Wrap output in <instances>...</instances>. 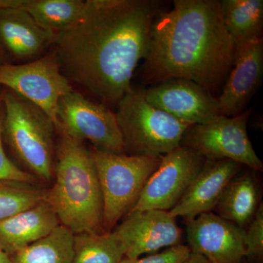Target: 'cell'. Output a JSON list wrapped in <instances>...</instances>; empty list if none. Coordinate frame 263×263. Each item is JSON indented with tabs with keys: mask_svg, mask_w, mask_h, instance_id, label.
<instances>
[{
	"mask_svg": "<svg viewBox=\"0 0 263 263\" xmlns=\"http://www.w3.org/2000/svg\"><path fill=\"white\" fill-rule=\"evenodd\" d=\"M160 164L147 181L131 212L150 209L171 211L195 179L205 161L197 152L181 146L160 156Z\"/></svg>",
	"mask_w": 263,
	"mask_h": 263,
	"instance_id": "30bf717a",
	"label": "cell"
},
{
	"mask_svg": "<svg viewBox=\"0 0 263 263\" xmlns=\"http://www.w3.org/2000/svg\"><path fill=\"white\" fill-rule=\"evenodd\" d=\"M190 254L191 251L188 246L179 245L146 257L136 259L124 257L120 263H183L190 257Z\"/></svg>",
	"mask_w": 263,
	"mask_h": 263,
	"instance_id": "484cf974",
	"label": "cell"
},
{
	"mask_svg": "<svg viewBox=\"0 0 263 263\" xmlns=\"http://www.w3.org/2000/svg\"><path fill=\"white\" fill-rule=\"evenodd\" d=\"M245 231V257L250 261L262 260L263 257V205L257 208L253 219Z\"/></svg>",
	"mask_w": 263,
	"mask_h": 263,
	"instance_id": "d4e9b609",
	"label": "cell"
},
{
	"mask_svg": "<svg viewBox=\"0 0 263 263\" xmlns=\"http://www.w3.org/2000/svg\"><path fill=\"white\" fill-rule=\"evenodd\" d=\"M125 249L115 232L74 235L72 263H120Z\"/></svg>",
	"mask_w": 263,
	"mask_h": 263,
	"instance_id": "7402d4cb",
	"label": "cell"
},
{
	"mask_svg": "<svg viewBox=\"0 0 263 263\" xmlns=\"http://www.w3.org/2000/svg\"><path fill=\"white\" fill-rule=\"evenodd\" d=\"M145 96L148 103L190 126L207 124L221 116L217 98L187 79L152 85Z\"/></svg>",
	"mask_w": 263,
	"mask_h": 263,
	"instance_id": "8fae6325",
	"label": "cell"
},
{
	"mask_svg": "<svg viewBox=\"0 0 263 263\" xmlns=\"http://www.w3.org/2000/svg\"><path fill=\"white\" fill-rule=\"evenodd\" d=\"M188 247L211 263H241L245 257V230L212 212L187 221Z\"/></svg>",
	"mask_w": 263,
	"mask_h": 263,
	"instance_id": "4fadbf2b",
	"label": "cell"
},
{
	"mask_svg": "<svg viewBox=\"0 0 263 263\" xmlns=\"http://www.w3.org/2000/svg\"><path fill=\"white\" fill-rule=\"evenodd\" d=\"M53 185L44 201L73 235L103 233V201L96 167L85 142L56 129Z\"/></svg>",
	"mask_w": 263,
	"mask_h": 263,
	"instance_id": "3957f363",
	"label": "cell"
},
{
	"mask_svg": "<svg viewBox=\"0 0 263 263\" xmlns=\"http://www.w3.org/2000/svg\"><path fill=\"white\" fill-rule=\"evenodd\" d=\"M235 51L219 1L175 0L174 8L162 10L152 24L143 80L154 85L187 79L214 96L233 67Z\"/></svg>",
	"mask_w": 263,
	"mask_h": 263,
	"instance_id": "7a4b0ae2",
	"label": "cell"
},
{
	"mask_svg": "<svg viewBox=\"0 0 263 263\" xmlns=\"http://www.w3.org/2000/svg\"><path fill=\"white\" fill-rule=\"evenodd\" d=\"M257 202V183L252 176L246 174L230 181L215 209L221 217L243 229L253 219Z\"/></svg>",
	"mask_w": 263,
	"mask_h": 263,
	"instance_id": "d6986e66",
	"label": "cell"
},
{
	"mask_svg": "<svg viewBox=\"0 0 263 263\" xmlns=\"http://www.w3.org/2000/svg\"><path fill=\"white\" fill-rule=\"evenodd\" d=\"M0 263H12L10 256L5 253L1 248H0Z\"/></svg>",
	"mask_w": 263,
	"mask_h": 263,
	"instance_id": "83f0119b",
	"label": "cell"
},
{
	"mask_svg": "<svg viewBox=\"0 0 263 263\" xmlns=\"http://www.w3.org/2000/svg\"><path fill=\"white\" fill-rule=\"evenodd\" d=\"M262 76V37L236 45L233 67L217 98L221 115L243 113L260 87Z\"/></svg>",
	"mask_w": 263,
	"mask_h": 263,
	"instance_id": "5bb4252c",
	"label": "cell"
},
{
	"mask_svg": "<svg viewBox=\"0 0 263 263\" xmlns=\"http://www.w3.org/2000/svg\"><path fill=\"white\" fill-rule=\"evenodd\" d=\"M251 110L233 117L220 116L212 122L190 126L181 139L186 147L205 159H228L262 171L263 164L247 133Z\"/></svg>",
	"mask_w": 263,
	"mask_h": 263,
	"instance_id": "ba28073f",
	"label": "cell"
},
{
	"mask_svg": "<svg viewBox=\"0 0 263 263\" xmlns=\"http://www.w3.org/2000/svg\"><path fill=\"white\" fill-rule=\"evenodd\" d=\"M83 0H0V8L23 10L45 28L59 32L75 22Z\"/></svg>",
	"mask_w": 263,
	"mask_h": 263,
	"instance_id": "ac0fdd59",
	"label": "cell"
},
{
	"mask_svg": "<svg viewBox=\"0 0 263 263\" xmlns=\"http://www.w3.org/2000/svg\"><path fill=\"white\" fill-rule=\"evenodd\" d=\"M46 190L30 183L0 181V221L43 201Z\"/></svg>",
	"mask_w": 263,
	"mask_h": 263,
	"instance_id": "603a6c76",
	"label": "cell"
},
{
	"mask_svg": "<svg viewBox=\"0 0 263 263\" xmlns=\"http://www.w3.org/2000/svg\"><path fill=\"white\" fill-rule=\"evenodd\" d=\"M0 86L42 109L55 124L60 98L74 89L62 74L52 48L34 61L0 65Z\"/></svg>",
	"mask_w": 263,
	"mask_h": 263,
	"instance_id": "9c48e42d",
	"label": "cell"
},
{
	"mask_svg": "<svg viewBox=\"0 0 263 263\" xmlns=\"http://www.w3.org/2000/svg\"><path fill=\"white\" fill-rule=\"evenodd\" d=\"M116 107L125 154L129 155H166L181 146L190 127L148 103L144 89L133 88Z\"/></svg>",
	"mask_w": 263,
	"mask_h": 263,
	"instance_id": "5b68a950",
	"label": "cell"
},
{
	"mask_svg": "<svg viewBox=\"0 0 263 263\" xmlns=\"http://www.w3.org/2000/svg\"><path fill=\"white\" fill-rule=\"evenodd\" d=\"M247 263H249V262H247Z\"/></svg>",
	"mask_w": 263,
	"mask_h": 263,
	"instance_id": "f546056e",
	"label": "cell"
},
{
	"mask_svg": "<svg viewBox=\"0 0 263 263\" xmlns=\"http://www.w3.org/2000/svg\"><path fill=\"white\" fill-rule=\"evenodd\" d=\"M74 235L57 227L42 239L10 256L12 263H72Z\"/></svg>",
	"mask_w": 263,
	"mask_h": 263,
	"instance_id": "44dd1931",
	"label": "cell"
},
{
	"mask_svg": "<svg viewBox=\"0 0 263 263\" xmlns=\"http://www.w3.org/2000/svg\"><path fill=\"white\" fill-rule=\"evenodd\" d=\"M219 7L235 46L262 37V0H221Z\"/></svg>",
	"mask_w": 263,
	"mask_h": 263,
	"instance_id": "ffe728a7",
	"label": "cell"
},
{
	"mask_svg": "<svg viewBox=\"0 0 263 263\" xmlns=\"http://www.w3.org/2000/svg\"><path fill=\"white\" fill-rule=\"evenodd\" d=\"M114 231L129 259L181 245L182 236L176 218L167 211L155 209L129 212Z\"/></svg>",
	"mask_w": 263,
	"mask_h": 263,
	"instance_id": "7c38bea8",
	"label": "cell"
},
{
	"mask_svg": "<svg viewBox=\"0 0 263 263\" xmlns=\"http://www.w3.org/2000/svg\"><path fill=\"white\" fill-rule=\"evenodd\" d=\"M6 63H9L8 62V57L5 54V51H3V48L0 46V65Z\"/></svg>",
	"mask_w": 263,
	"mask_h": 263,
	"instance_id": "f1b7e54d",
	"label": "cell"
},
{
	"mask_svg": "<svg viewBox=\"0 0 263 263\" xmlns=\"http://www.w3.org/2000/svg\"><path fill=\"white\" fill-rule=\"evenodd\" d=\"M3 141L21 168L39 182H53L57 130L42 109L10 90L2 91Z\"/></svg>",
	"mask_w": 263,
	"mask_h": 263,
	"instance_id": "277c9868",
	"label": "cell"
},
{
	"mask_svg": "<svg viewBox=\"0 0 263 263\" xmlns=\"http://www.w3.org/2000/svg\"><path fill=\"white\" fill-rule=\"evenodd\" d=\"M183 263H211L209 259L201 254L191 252L190 257Z\"/></svg>",
	"mask_w": 263,
	"mask_h": 263,
	"instance_id": "4316f807",
	"label": "cell"
},
{
	"mask_svg": "<svg viewBox=\"0 0 263 263\" xmlns=\"http://www.w3.org/2000/svg\"><path fill=\"white\" fill-rule=\"evenodd\" d=\"M242 164L228 159H205L203 166L170 214L193 219L215 209L224 189Z\"/></svg>",
	"mask_w": 263,
	"mask_h": 263,
	"instance_id": "2e32d148",
	"label": "cell"
},
{
	"mask_svg": "<svg viewBox=\"0 0 263 263\" xmlns=\"http://www.w3.org/2000/svg\"><path fill=\"white\" fill-rule=\"evenodd\" d=\"M55 127L79 141H89L98 149L125 154L115 112L76 90L60 98Z\"/></svg>",
	"mask_w": 263,
	"mask_h": 263,
	"instance_id": "52a82bcc",
	"label": "cell"
},
{
	"mask_svg": "<svg viewBox=\"0 0 263 263\" xmlns=\"http://www.w3.org/2000/svg\"><path fill=\"white\" fill-rule=\"evenodd\" d=\"M60 226L56 214L43 200L0 221V248L10 257L47 236Z\"/></svg>",
	"mask_w": 263,
	"mask_h": 263,
	"instance_id": "e0dca14e",
	"label": "cell"
},
{
	"mask_svg": "<svg viewBox=\"0 0 263 263\" xmlns=\"http://www.w3.org/2000/svg\"><path fill=\"white\" fill-rule=\"evenodd\" d=\"M3 105L0 98V181H18V182L38 185L39 181L32 175L10 160L7 155L3 141Z\"/></svg>",
	"mask_w": 263,
	"mask_h": 263,
	"instance_id": "cb8c5ba5",
	"label": "cell"
},
{
	"mask_svg": "<svg viewBox=\"0 0 263 263\" xmlns=\"http://www.w3.org/2000/svg\"><path fill=\"white\" fill-rule=\"evenodd\" d=\"M89 149L103 195V229L108 233L134 208L161 158L110 153L94 146Z\"/></svg>",
	"mask_w": 263,
	"mask_h": 263,
	"instance_id": "8992f818",
	"label": "cell"
},
{
	"mask_svg": "<svg viewBox=\"0 0 263 263\" xmlns=\"http://www.w3.org/2000/svg\"><path fill=\"white\" fill-rule=\"evenodd\" d=\"M57 33L18 9L0 8V46L13 64L34 61L53 47Z\"/></svg>",
	"mask_w": 263,
	"mask_h": 263,
	"instance_id": "9a60e30c",
	"label": "cell"
},
{
	"mask_svg": "<svg viewBox=\"0 0 263 263\" xmlns=\"http://www.w3.org/2000/svg\"><path fill=\"white\" fill-rule=\"evenodd\" d=\"M162 10L155 0H86L75 22L56 34L52 49L62 74L100 103L116 106L133 88Z\"/></svg>",
	"mask_w": 263,
	"mask_h": 263,
	"instance_id": "6da1fadb",
	"label": "cell"
}]
</instances>
